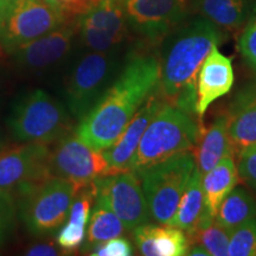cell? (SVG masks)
Masks as SVG:
<instances>
[{
  "instance_id": "cell-1",
  "label": "cell",
  "mask_w": 256,
  "mask_h": 256,
  "mask_svg": "<svg viewBox=\"0 0 256 256\" xmlns=\"http://www.w3.org/2000/svg\"><path fill=\"white\" fill-rule=\"evenodd\" d=\"M159 80L160 62L154 56H130L119 78L82 118L78 136L96 151L107 150L158 88Z\"/></svg>"
},
{
  "instance_id": "cell-2",
  "label": "cell",
  "mask_w": 256,
  "mask_h": 256,
  "mask_svg": "<svg viewBox=\"0 0 256 256\" xmlns=\"http://www.w3.org/2000/svg\"><path fill=\"white\" fill-rule=\"evenodd\" d=\"M222 40L220 28L204 17L188 22L170 34L158 84L165 102L196 115L198 74L212 48L218 46Z\"/></svg>"
},
{
  "instance_id": "cell-3",
  "label": "cell",
  "mask_w": 256,
  "mask_h": 256,
  "mask_svg": "<svg viewBox=\"0 0 256 256\" xmlns=\"http://www.w3.org/2000/svg\"><path fill=\"white\" fill-rule=\"evenodd\" d=\"M200 127L194 116L164 102L142 138L130 171H145L179 153L191 151L200 139Z\"/></svg>"
},
{
  "instance_id": "cell-4",
  "label": "cell",
  "mask_w": 256,
  "mask_h": 256,
  "mask_svg": "<svg viewBox=\"0 0 256 256\" xmlns=\"http://www.w3.org/2000/svg\"><path fill=\"white\" fill-rule=\"evenodd\" d=\"M12 136L22 142L49 144L66 136L72 119L60 101L42 89L19 98L8 115Z\"/></svg>"
},
{
  "instance_id": "cell-5",
  "label": "cell",
  "mask_w": 256,
  "mask_h": 256,
  "mask_svg": "<svg viewBox=\"0 0 256 256\" xmlns=\"http://www.w3.org/2000/svg\"><path fill=\"white\" fill-rule=\"evenodd\" d=\"M194 166V156L188 151L138 174L150 214L156 223L168 226L174 218Z\"/></svg>"
},
{
  "instance_id": "cell-6",
  "label": "cell",
  "mask_w": 256,
  "mask_h": 256,
  "mask_svg": "<svg viewBox=\"0 0 256 256\" xmlns=\"http://www.w3.org/2000/svg\"><path fill=\"white\" fill-rule=\"evenodd\" d=\"M78 188L66 179L50 177L20 190V218L36 236L55 232L68 220Z\"/></svg>"
},
{
  "instance_id": "cell-7",
  "label": "cell",
  "mask_w": 256,
  "mask_h": 256,
  "mask_svg": "<svg viewBox=\"0 0 256 256\" xmlns=\"http://www.w3.org/2000/svg\"><path fill=\"white\" fill-rule=\"evenodd\" d=\"M69 19L46 0H0V46L14 54Z\"/></svg>"
},
{
  "instance_id": "cell-8",
  "label": "cell",
  "mask_w": 256,
  "mask_h": 256,
  "mask_svg": "<svg viewBox=\"0 0 256 256\" xmlns=\"http://www.w3.org/2000/svg\"><path fill=\"white\" fill-rule=\"evenodd\" d=\"M96 202L104 204L122 220L126 230L151 220L142 179L134 171L119 172L95 179Z\"/></svg>"
},
{
  "instance_id": "cell-9",
  "label": "cell",
  "mask_w": 256,
  "mask_h": 256,
  "mask_svg": "<svg viewBox=\"0 0 256 256\" xmlns=\"http://www.w3.org/2000/svg\"><path fill=\"white\" fill-rule=\"evenodd\" d=\"M50 168L54 177L66 179L78 191L98 177L110 174L104 153L86 144L78 134L60 138L56 148L51 151Z\"/></svg>"
},
{
  "instance_id": "cell-10",
  "label": "cell",
  "mask_w": 256,
  "mask_h": 256,
  "mask_svg": "<svg viewBox=\"0 0 256 256\" xmlns=\"http://www.w3.org/2000/svg\"><path fill=\"white\" fill-rule=\"evenodd\" d=\"M50 154L51 150L43 142H28L0 153V188L20 191L54 177Z\"/></svg>"
},
{
  "instance_id": "cell-11",
  "label": "cell",
  "mask_w": 256,
  "mask_h": 256,
  "mask_svg": "<svg viewBox=\"0 0 256 256\" xmlns=\"http://www.w3.org/2000/svg\"><path fill=\"white\" fill-rule=\"evenodd\" d=\"M110 60L106 52H92L80 60L66 84V104L76 119L92 110L104 94V87L110 75Z\"/></svg>"
},
{
  "instance_id": "cell-12",
  "label": "cell",
  "mask_w": 256,
  "mask_h": 256,
  "mask_svg": "<svg viewBox=\"0 0 256 256\" xmlns=\"http://www.w3.org/2000/svg\"><path fill=\"white\" fill-rule=\"evenodd\" d=\"M120 0H98L78 22L83 43L96 52H108L122 43L127 18Z\"/></svg>"
},
{
  "instance_id": "cell-13",
  "label": "cell",
  "mask_w": 256,
  "mask_h": 256,
  "mask_svg": "<svg viewBox=\"0 0 256 256\" xmlns=\"http://www.w3.org/2000/svg\"><path fill=\"white\" fill-rule=\"evenodd\" d=\"M124 8L134 30L156 42L185 18L186 0H126Z\"/></svg>"
},
{
  "instance_id": "cell-14",
  "label": "cell",
  "mask_w": 256,
  "mask_h": 256,
  "mask_svg": "<svg viewBox=\"0 0 256 256\" xmlns=\"http://www.w3.org/2000/svg\"><path fill=\"white\" fill-rule=\"evenodd\" d=\"M156 90L144 102L133 119L128 122L124 132L120 134L119 139L107 150L102 151L110 165V174L130 171L134 156L142 142L144 133L165 102Z\"/></svg>"
},
{
  "instance_id": "cell-15",
  "label": "cell",
  "mask_w": 256,
  "mask_h": 256,
  "mask_svg": "<svg viewBox=\"0 0 256 256\" xmlns=\"http://www.w3.org/2000/svg\"><path fill=\"white\" fill-rule=\"evenodd\" d=\"M76 25L68 20L43 36L20 46L14 52L17 64L30 69H43L52 66L69 52Z\"/></svg>"
},
{
  "instance_id": "cell-16",
  "label": "cell",
  "mask_w": 256,
  "mask_h": 256,
  "mask_svg": "<svg viewBox=\"0 0 256 256\" xmlns=\"http://www.w3.org/2000/svg\"><path fill=\"white\" fill-rule=\"evenodd\" d=\"M234 81L235 76L232 58L220 52L218 46L212 48L198 74L196 100L198 119H203L208 108L232 90Z\"/></svg>"
},
{
  "instance_id": "cell-17",
  "label": "cell",
  "mask_w": 256,
  "mask_h": 256,
  "mask_svg": "<svg viewBox=\"0 0 256 256\" xmlns=\"http://www.w3.org/2000/svg\"><path fill=\"white\" fill-rule=\"evenodd\" d=\"M226 115L234 156H240L256 145V84L246 86L238 92Z\"/></svg>"
},
{
  "instance_id": "cell-18",
  "label": "cell",
  "mask_w": 256,
  "mask_h": 256,
  "mask_svg": "<svg viewBox=\"0 0 256 256\" xmlns=\"http://www.w3.org/2000/svg\"><path fill=\"white\" fill-rule=\"evenodd\" d=\"M236 183L238 170L234 156L223 158L203 176V212L197 229H203L215 222L220 203L232 191Z\"/></svg>"
},
{
  "instance_id": "cell-19",
  "label": "cell",
  "mask_w": 256,
  "mask_h": 256,
  "mask_svg": "<svg viewBox=\"0 0 256 256\" xmlns=\"http://www.w3.org/2000/svg\"><path fill=\"white\" fill-rule=\"evenodd\" d=\"M134 240L140 254L145 256H183L188 252L183 230L171 226L142 224L134 229Z\"/></svg>"
},
{
  "instance_id": "cell-20",
  "label": "cell",
  "mask_w": 256,
  "mask_h": 256,
  "mask_svg": "<svg viewBox=\"0 0 256 256\" xmlns=\"http://www.w3.org/2000/svg\"><path fill=\"white\" fill-rule=\"evenodd\" d=\"M226 156H234L229 139L228 115L220 114L211 124L198 146L196 168L202 177Z\"/></svg>"
},
{
  "instance_id": "cell-21",
  "label": "cell",
  "mask_w": 256,
  "mask_h": 256,
  "mask_svg": "<svg viewBox=\"0 0 256 256\" xmlns=\"http://www.w3.org/2000/svg\"><path fill=\"white\" fill-rule=\"evenodd\" d=\"M203 212V177L194 166L188 184L182 197L174 218L168 226L182 229L191 235L197 229Z\"/></svg>"
},
{
  "instance_id": "cell-22",
  "label": "cell",
  "mask_w": 256,
  "mask_h": 256,
  "mask_svg": "<svg viewBox=\"0 0 256 256\" xmlns=\"http://www.w3.org/2000/svg\"><path fill=\"white\" fill-rule=\"evenodd\" d=\"M202 17L216 26L236 30L244 23L248 14V0H194Z\"/></svg>"
},
{
  "instance_id": "cell-23",
  "label": "cell",
  "mask_w": 256,
  "mask_h": 256,
  "mask_svg": "<svg viewBox=\"0 0 256 256\" xmlns=\"http://www.w3.org/2000/svg\"><path fill=\"white\" fill-rule=\"evenodd\" d=\"M256 217V200L244 188H234L224 198L216 215V222L232 232L236 228Z\"/></svg>"
},
{
  "instance_id": "cell-24",
  "label": "cell",
  "mask_w": 256,
  "mask_h": 256,
  "mask_svg": "<svg viewBox=\"0 0 256 256\" xmlns=\"http://www.w3.org/2000/svg\"><path fill=\"white\" fill-rule=\"evenodd\" d=\"M124 230L122 220L107 206L96 202L88 228L87 247L92 248L108 240L119 238Z\"/></svg>"
},
{
  "instance_id": "cell-25",
  "label": "cell",
  "mask_w": 256,
  "mask_h": 256,
  "mask_svg": "<svg viewBox=\"0 0 256 256\" xmlns=\"http://www.w3.org/2000/svg\"><path fill=\"white\" fill-rule=\"evenodd\" d=\"M197 244L206 249L208 255L226 256L229 255V242L232 232L218 223L212 222L203 229H197L191 234Z\"/></svg>"
},
{
  "instance_id": "cell-26",
  "label": "cell",
  "mask_w": 256,
  "mask_h": 256,
  "mask_svg": "<svg viewBox=\"0 0 256 256\" xmlns=\"http://www.w3.org/2000/svg\"><path fill=\"white\" fill-rule=\"evenodd\" d=\"M230 256H256V217L243 223L232 232Z\"/></svg>"
},
{
  "instance_id": "cell-27",
  "label": "cell",
  "mask_w": 256,
  "mask_h": 256,
  "mask_svg": "<svg viewBox=\"0 0 256 256\" xmlns=\"http://www.w3.org/2000/svg\"><path fill=\"white\" fill-rule=\"evenodd\" d=\"M16 206L8 190L0 188V244L8 238L14 228Z\"/></svg>"
},
{
  "instance_id": "cell-28",
  "label": "cell",
  "mask_w": 256,
  "mask_h": 256,
  "mask_svg": "<svg viewBox=\"0 0 256 256\" xmlns=\"http://www.w3.org/2000/svg\"><path fill=\"white\" fill-rule=\"evenodd\" d=\"M86 226L68 222L57 235V243L63 252H75L84 242Z\"/></svg>"
},
{
  "instance_id": "cell-29",
  "label": "cell",
  "mask_w": 256,
  "mask_h": 256,
  "mask_svg": "<svg viewBox=\"0 0 256 256\" xmlns=\"http://www.w3.org/2000/svg\"><path fill=\"white\" fill-rule=\"evenodd\" d=\"M133 247L127 238H115L92 247L90 255L95 256H130Z\"/></svg>"
},
{
  "instance_id": "cell-30",
  "label": "cell",
  "mask_w": 256,
  "mask_h": 256,
  "mask_svg": "<svg viewBox=\"0 0 256 256\" xmlns=\"http://www.w3.org/2000/svg\"><path fill=\"white\" fill-rule=\"evenodd\" d=\"M238 46L243 57L256 72V18L252 19L244 28Z\"/></svg>"
},
{
  "instance_id": "cell-31",
  "label": "cell",
  "mask_w": 256,
  "mask_h": 256,
  "mask_svg": "<svg viewBox=\"0 0 256 256\" xmlns=\"http://www.w3.org/2000/svg\"><path fill=\"white\" fill-rule=\"evenodd\" d=\"M48 4L58 10L68 18L82 16L98 0H46Z\"/></svg>"
},
{
  "instance_id": "cell-32",
  "label": "cell",
  "mask_w": 256,
  "mask_h": 256,
  "mask_svg": "<svg viewBox=\"0 0 256 256\" xmlns=\"http://www.w3.org/2000/svg\"><path fill=\"white\" fill-rule=\"evenodd\" d=\"M238 174L256 190V147H250L240 156Z\"/></svg>"
},
{
  "instance_id": "cell-33",
  "label": "cell",
  "mask_w": 256,
  "mask_h": 256,
  "mask_svg": "<svg viewBox=\"0 0 256 256\" xmlns=\"http://www.w3.org/2000/svg\"><path fill=\"white\" fill-rule=\"evenodd\" d=\"M28 256H55L58 255V249L51 244H37L25 252Z\"/></svg>"
},
{
  "instance_id": "cell-34",
  "label": "cell",
  "mask_w": 256,
  "mask_h": 256,
  "mask_svg": "<svg viewBox=\"0 0 256 256\" xmlns=\"http://www.w3.org/2000/svg\"><path fill=\"white\" fill-rule=\"evenodd\" d=\"M188 255H192V256H194V255L208 256V252H206V249H204L203 247H202V246L197 244V246H194V247H192L191 249H188Z\"/></svg>"
},
{
  "instance_id": "cell-35",
  "label": "cell",
  "mask_w": 256,
  "mask_h": 256,
  "mask_svg": "<svg viewBox=\"0 0 256 256\" xmlns=\"http://www.w3.org/2000/svg\"><path fill=\"white\" fill-rule=\"evenodd\" d=\"M254 147H256V145H255V146H254Z\"/></svg>"
}]
</instances>
